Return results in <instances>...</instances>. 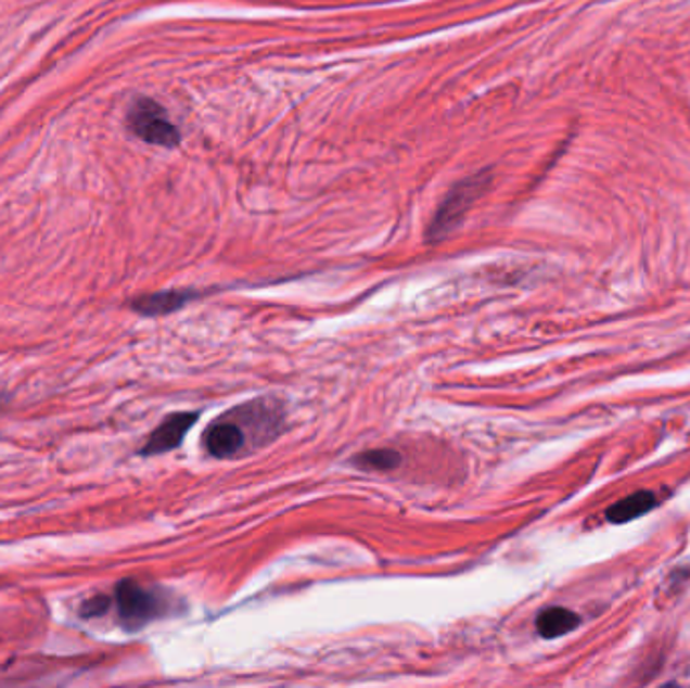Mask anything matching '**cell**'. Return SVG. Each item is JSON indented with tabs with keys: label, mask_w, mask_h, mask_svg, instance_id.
Wrapping results in <instances>:
<instances>
[{
	"label": "cell",
	"mask_w": 690,
	"mask_h": 688,
	"mask_svg": "<svg viewBox=\"0 0 690 688\" xmlns=\"http://www.w3.org/2000/svg\"><path fill=\"white\" fill-rule=\"evenodd\" d=\"M245 429L230 412L204 432V446L216 459H232L245 448Z\"/></svg>",
	"instance_id": "277c9868"
},
{
	"label": "cell",
	"mask_w": 690,
	"mask_h": 688,
	"mask_svg": "<svg viewBox=\"0 0 690 688\" xmlns=\"http://www.w3.org/2000/svg\"><path fill=\"white\" fill-rule=\"evenodd\" d=\"M356 464L368 471H392L400 464V455L392 448H380V450H368L360 457H356Z\"/></svg>",
	"instance_id": "9c48e42d"
},
{
	"label": "cell",
	"mask_w": 690,
	"mask_h": 688,
	"mask_svg": "<svg viewBox=\"0 0 690 688\" xmlns=\"http://www.w3.org/2000/svg\"><path fill=\"white\" fill-rule=\"evenodd\" d=\"M654 505H656V497L650 490H640L612 505L605 515L612 523H628L648 513Z\"/></svg>",
	"instance_id": "ba28073f"
},
{
	"label": "cell",
	"mask_w": 690,
	"mask_h": 688,
	"mask_svg": "<svg viewBox=\"0 0 690 688\" xmlns=\"http://www.w3.org/2000/svg\"><path fill=\"white\" fill-rule=\"evenodd\" d=\"M112 608V598L110 596H93L81 606V616L100 617Z\"/></svg>",
	"instance_id": "30bf717a"
},
{
	"label": "cell",
	"mask_w": 690,
	"mask_h": 688,
	"mask_svg": "<svg viewBox=\"0 0 690 688\" xmlns=\"http://www.w3.org/2000/svg\"><path fill=\"white\" fill-rule=\"evenodd\" d=\"M2 402H4V398H2V394H0V406H2Z\"/></svg>",
	"instance_id": "8fae6325"
},
{
	"label": "cell",
	"mask_w": 690,
	"mask_h": 688,
	"mask_svg": "<svg viewBox=\"0 0 690 688\" xmlns=\"http://www.w3.org/2000/svg\"><path fill=\"white\" fill-rule=\"evenodd\" d=\"M190 300L188 291H158V293H148L142 297H136L131 302V309L136 314L145 317L168 316L178 311L180 307L187 305Z\"/></svg>",
	"instance_id": "8992f818"
},
{
	"label": "cell",
	"mask_w": 690,
	"mask_h": 688,
	"mask_svg": "<svg viewBox=\"0 0 690 688\" xmlns=\"http://www.w3.org/2000/svg\"><path fill=\"white\" fill-rule=\"evenodd\" d=\"M579 626V616L567 608H547L537 616V632L546 638L553 640L574 632Z\"/></svg>",
	"instance_id": "52a82bcc"
},
{
	"label": "cell",
	"mask_w": 690,
	"mask_h": 688,
	"mask_svg": "<svg viewBox=\"0 0 690 688\" xmlns=\"http://www.w3.org/2000/svg\"><path fill=\"white\" fill-rule=\"evenodd\" d=\"M126 124L131 133L145 144L176 148L182 140L180 129L174 126L166 110L150 98H138L131 103Z\"/></svg>",
	"instance_id": "3957f363"
},
{
	"label": "cell",
	"mask_w": 690,
	"mask_h": 688,
	"mask_svg": "<svg viewBox=\"0 0 690 688\" xmlns=\"http://www.w3.org/2000/svg\"><path fill=\"white\" fill-rule=\"evenodd\" d=\"M489 173H481L469 176L459 184H455L432 218L431 227H429V241L432 243L440 241L457 229L462 222V218L471 211V206L489 188Z\"/></svg>",
	"instance_id": "7a4b0ae2"
},
{
	"label": "cell",
	"mask_w": 690,
	"mask_h": 688,
	"mask_svg": "<svg viewBox=\"0 0 690 688\" xmlns=\"http://www.w3.org/2000/svg\"><path fill=\"white\" fill-rule=\"evenodd\" d=\"M112 603L117 610V617L126 630H140L150 622L166 616L170 603L158 589L145 588L136 579H122L115 586Z\"/></svg>",
	"instance_id": "6da1fadb"
},
{
	"label": "cell",
	"mask_w": 690,
	"mask_h": 688,
	"mask_svg": "<svg viewBox=\"0 0 690 688\" xmlns=\"http://www.w3.org/2000/svg\"><path fill=\"white\" fill-rule=\"evenodd\" d=\"M196 420H199L196 412H178V415L166 418L145 441L142 455L154 457V455H164V453H170L174 448H178Z\"/></svg>",
	"instance_id": "5b68a950"
}]
</instances>
